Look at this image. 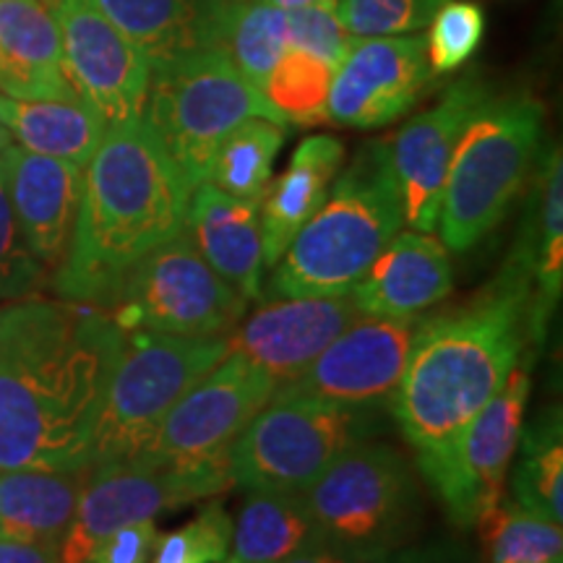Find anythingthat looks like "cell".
<instances>
[{"label": "cell", "mask_w": 563, "mask_h": 563, "mask_svg": "<svg viewBox=\"0 0 563 563\" xmlns=\"http://www.w3.org/2000/svg\"><path fill=\"white\" fill-rule=\"evenodd\" d=\"M123 340L89 302L26 298L0 308V470L91 467Z\"/></svg>", "instance_id": "6da1fadb"}, {"label": "cell", "mask_w": 563, "mask_h": 563, "mask_svg": "<svg viewBox=\"0 0 563 563\" xmlns=\"http://www.w3.org/2000/svg\"><path fill=\"white\" fill-rule=\"evenodd\" d=\"M532 298L509 258L473 300L418 321L389 407L415 454L441 449L504 389L532 344Z\"/></svg>", "instance_id": "7a4b0ae2"}, {"label": "cell", "mask_w": 563, "mask_h": 563, "mask_svg": "<svg viewBox=\"0 0 563 563\" xmlns=\"http://www.w3.org/2000/svg\"><path fill=\"white\" fill-rule=\"evenodd\" d=\"M191 188L146 123L110 125L84 167L60 298L104 308L146 253L183 232Z\"/></svg>", "instance_id": "3957f363"}, {"label": "cell", "mask_w": 563, "mask_h": 563, "mask_svg": "<svg viewBox=\"0 0 563 563\" xmlns=\"http://www.w3.org/2000/svg\"><path fill=\"white\" fill-rule=\"evenodd\" d=\"M402 224L386 139L368 141L336 175L313 220L274 264L262 298L347 295Z\"/></svg>", "instance_id": "277c9868"}, {"label": "cell", "mask_w": 563, "mask_h": 563, "mask_svg": "<svg viewBox=\"0 0 563 563\" xmlns=\"http://www.w3.org/2000/svg\"><path fill=\"white\" fill-rule=\"evenodd\" d=\"M545 110L530 95L490 97L464 129L443 183L439 228L449 251L485 241L538 165Z\"/></svg>", "instance_id": "5b68a950"}, {"label": "cell", "mask_w": 563, "mask_h": 563, "mask_svg": "<svg viewBox=\"0 0 563 563\" xmlns=\"http://www.w3.org/2000/svg\"><path fill=\"white\" fill-rule=\"evenodd\" d=\"M302 496L323 545L363 563H382L405 548L422 519L412 464L389 443H355Z\"/></svg>", "instance_id": "8992f818"}, {"label": "cell", "mask_w": 563, "mask_h": 563, "mask_svg": "<svg viewBox=\"0 0 563 563\" xmlns=\"http://www.w3.org/2000/svg\"><path fill=\"white\" fill-rule=\"evenodd\" d=\"M249 118L287 125L224 53H196L152 68L141 121L170 154L191 191L207 183L220 141Z\"/></svg>", "instance_id": "52a82bcc"}, {"label": "cell", "mask_w": 563, "mask_h": 563, "mask_svg": "<svg viewBox=\"0 0 563 563\" xmlns=\"http://www.w3.org/2000/svg\"><path fill=\"white\" fill-rule=\"evenodd\" d=\"M386 410H355L277 386L230 449L232 485L306 493L336 456L384 431Z\"/></svg>", "instance_id": "ba28073f"}, {"label": "cell", "mask_w": 563, "mask_h": 563, "mask_svg": "<svg viewBox=\"0 0 563 563\" xmlns=\"http://www.w3.org/2000/svg\"><path fill=\"white\" fill-rule=\"evenodd\" d=\"M228 355L230 336L125 332L97 418L91 467L136 460L175 402Z\"/></svg>", "instance_id": "9c48e42d"}, {"label": "cell", "mask_w": 563, "mask_h": 563, "mask_svg": "<svg viewBox=\"0 0 563 563\" xmlns=\"http://www.w3.org/2000/svg\"><path fill=\"white\" fill-rule=\"evenodd\" d=\"M249 308L203 262L186 232L146 253L104 306L123 332L230 336Z\"/></svg>", "instance_id": "30bf717a"}, {"label": "cell", "mask_w": 563, "mask_h": 563, "mask_svg": "<svg viewBox=\"0 0 563 563\" xmlns=\"http://www.w3.org/2000/svg\"><path fill=\"white\" fill-rule=\"evenodd\" d=\"M530 399V373L514 368L504 389L464 422L452 439L431 454H418V467L446 517L456 527H475L501 501L511 460L517 454L525 410Z\"/></svg>", "instance_id": "8fae6325"}, {"label": "cell", "mask_w": 563, "mask_h": 563, "mask_svg": "<svg viewBox=\"0 0 563 563\" xmlns=\"http://www.w3.org/2000/svg\"><path fill=\"white\" fill-rule=\"evenodd\" d=\"M277 378L230 350L175 402L136 460L154 467L230 464V449L277 391Z\"/></svg>", "instance_id": "7c38bea8"}, {"label": "cell", "mask_w": 563, "mask_h": 563, "mask_svg": "<svg viewBox=\"0 0 563 563\" xmlns=\"http://www.w3.org/2000/svg\"><path fill=\"white\" fill-rule=\"evenodd\" d=\"M232 485L230 464L154 467L144 462L95 464L74 522L58 548L60 563H87L102 538L125 525L154 519L220 496Z\"/></svg>", "instance_id": "4fadbf2b"}, {"label": "cell", "mask_w": 563, "mask_h": 563, "mask_svg": "<svg viewBox=\"0 0 563 563\" xmlns=\"http://www.w3.org/2000/svg\"><path fill=\"white\" fill-rule=\"evenodd\" d=\"M51 5L76 97L108 129L139 121L152 76L146 55L104 16L97 0H51Z\"/></svg>", "instance_id": "5bb4252c"}, {"label": "cell", "mask_w": 563, "mask_h": 563, "mask_svg": "<svg viewBox=\"0 0 563 563\" xmlns=\"http://www.w3.org/2000/svg\"><path fill=\"white\" fill-rule=\"evenodd\" d=\"M418 321L361 313L300 376L279 386L329 405L389 410Z\"/></svg>", "instance_id": "9a60e30c"}, {"label": "cell", "mask_w": 563, "mask_h": 563, "mask_svg": "<svg viewBox=\"0 0 563 563\" xmlns=\"http://www.w3.org/2000/svg\"><path fill=\"white\" fill-rule=\"evenodd\" d=\"M435 79L426 37H352L336 63L327 115L347 129H382L407 115Z\"/></svg>", "instance_id": "2e32d148"}, {"label": "cell", "mask_w": 563, "mask_h": 563, "mask_svg": "<svg viewBox=\"0 0 563 563\" xmlns=\"http://www.w3.org/2000/svg\"><path fill=\"white\" fill-rule=\"evenodd\" d=\"M493 97L488 84L477 74L449 84L431 110L407 121L386 141L389 165L397 183L402 217L412 230L433 232L449 165L464 129Z\"/></svg>", "instance_id": "e0dca14e"}, {"label": "cell", "mask_w": 563, "mask_h": 563, "mask_svg": "<svg viewBox=\"0 0 563 563\" xmlns=\"http://www.w3.org/2000/svg\"><path fill=\"white\" fill-rule=\"evenodd\" d=\"M361 316L352 295L269 298L230 332V350L277 378L292 382Z\"/></svg>", "instance_id": "ac0fdd59"}, {"label": "cell", "mask_w": 563, "mask_h": 563, "mask_svg": "<svg viewBox=\"0 0 563 563\" xmlns=\"http://www.w3.org/2000/svg\"><path fill=\"white\" fill-rule=\"evenodd\" d=\"M5 180L21 238L47 274L66 262L76 214H79L84 167L68 159L45 157L5 146Z\"/></svg>", "instance_id": "d6986e66"}, {"label": "cell", "mask_w": 563, "mask_h": 563, "mask_svg": "<svg viewBox=\"0 0 563 563\" xmlns=\"http://www.w3.org/2000/svg\"><path fill=\"white\" fill-rule=\"evenodd\" d=\"M452 287L454 269L446 245L431 232L399 230L350 295L365 316L420 319Z\"/></svg>", "instance_id": "ffe728a7"}, {"label": "cell", "mask_w": 563, "mask_h": 563, "mask_svg": "<svg viewBox=\"0 0 563 563\" xmlns=\"http://www.w3.org/2000/svg\"><path fill=\"white\" fill-rule=\"evenodd\" d=\"M183 232L201 258L245 300H262L264 241L258 201L238 199L201 183L191 191Z\"/></svg>", "instance_id": "44dd1931"}, {"label": "cell", "mask_w": 563, "mask_h": 563, "mask_svg": "<svg viewBox=\"0 0 563 563\" xmlns=\"http://www.w3.org/2000/svg\"><path fill=\"white\" fill-rule=\"evenodd\" d=\"M534 183L527 199L517 243L509 253L514 264L532 282L530 329L532 344H543L548 321L563 285V165L561 146H551L534 165Z\"/></svg>", "instance_id": "7402d4cb"}, {"label": "cell", "mask_w": 563, "mask_h": 563, "mask_svg": "<svg viewBox=\"0 0 563 563\" xmlns=\"http://www.w3.org/2000/svg\"><path fill=\"white\" fill-rule=\"evenodd\" d=\"M0 95L74 100L60 30L47 0H0Z\"/></svg>", "instance_id": "603a6c76"}, {"label": "cell", "mask_w": 563, "mask_h": 563, "mask_svg": "<svg viewBox=\"0 0 563 563\" xmlns=\"http://www.w3.org/2000/svg\"><path fill=\"white\" fill-rule=\"evenodd\" d=\"M232 0H97L104 16L129 37L150 66L220 51Z\"/></svg>", "instance_id": "cb8c5ba5"}, {"label": "cell", "mask_w": 563, "mask_h": 563, "mask_svg": "<svg viewBox=\"0 0 563 563\" xmlns=\"http://www.w3.org/2000/svg\"><path fill=\"white\" fill-rule=\"evenodd\" d=\"M344 144L334 136H308L295 150L287 170L269 183L262 201L264 264L274 266L290 249L295 235L313 220L323 207L332 183L342 170Z\"/></svg>", "instance_id": "d4e9b609"}, {"label": "cell", "mask_w": 563, "mask_h": 563, "mask_svg": "<svg viewBox=\"0 0 563 563\" xmlns=\"http://www.w3.org/2000/svg\"><path fill=\"white\" fill-rule=\"evenodd\" d=\"M91 467L0 470V538L58 551Z\"/></svg>", "instance_id": "484cf974"}, {"label": "cell", "mask_w": 563, "mask_h": 563, "mask_svg": "<svg viewBox=\"0 0 563 563\" xmlns=\"http://www.w3.org/2000/svg\"><path fill=\"white\" fill-rule=\"evenodd\" d=\"M241 514L232 522L224 563H285L323 545L306 496L290 490H245Z\"/></svg>", "instance_id": "4316f807"}, {"label": "cell", "mask_w": 563, "mask_h": 563, "mask_svg": "<svg viewBox=\"0 0 563 563\" xmlns=\"http://www.w3.org/2000/svg\"><path fill=\"white\" fill-rule=\"evenodd\" d=\"M0 123L21 150L87 167L108 131L102 118L74 100H16L0 95Z\"/></svg>", "instance_id": "83f0119b"}, {"label": "cell", "mask_w": 563, "mask_h": 563, "mask_svg": "<svg viewBox=\"0 0 563 563\" xmlns=\"http://www.w3.org/2000/svg\"><path fill=\"white\" fill-rule=\"evenodd\" d=\"M519 462L511 473L514 501L543 514L551 522L563 519V422L561 407H551L519 433Z\"/></svg>", "instance_id": "f1b7e54d"}, {"label": "cell", "mask_w": 563, "mask_h": 563, "mask_svg": "<svg viewBox=\"0 0 563 563\" xmlns=\"http://www.w3.org/2000/svg\"><path fill=\"white\" fill-rule=\"evenodd\" d=\"M285 139L287 125L266 118H249L220 141L211 157L207 183L238 199L262 201Z\"/></svg>", "instance_id": "f546056e"}, {"label": "cell", "mask_w": 563, "mask_h": 563, "mask_svg": "<svg viewBox=\"0 0 563 563\" xmlns=\"http://www.w3.org/2000/svg\"><path fill=\"white\" fill-rule=\"evenodd\" d=\"M287 51V13L264 0H232L222 24L220 53L228 55L253 87L269 81L274 66Z\"/></svg>", "instance_id": "4dcf8cb0"}, {"label": "cell", "mask_w": 563, "mask_h": 563, "mask_svg": "<svg viewBox=\"0 0 563 563\" xmlns=\"http://www.w3.org/2000/svg\"><path fill=\"white\" fill-rule=\"evenodd\" d=\"M475 527H481L488 563H548L563 555L561 525L511 498L501 496Z\"/></svg>", "instance_id": "1f68e13d"}, {"label": "cell", "mask_w": 563, "mask_h": 563, "mask_svg": "<svg viewBox=\"0 0 563 563\" xmlns=\"http://www.w3.org/2000/svg\"><path fill=\"white\" fill-rule=\"evenodd\" d=\"M334 68L316 55L287 47L274 66L264 95L287 125H319L329 121L327 104Z\"/></svg>", "instance_id": "d6a6232c"}, {"label": "cell", "mask_w": 563, "mask_h": 563, "mask_svg": "<svg viewBox=\"0 0 563 563\" xmlns=\"http://www.w3.org/2000/svg\"><path fill=\"white\" fill-rule=\"evenodd\" d=\"M232 540V517L220 501H211L173 532H159L152 563H224Z\"/></svg>", "instance_id": "836d02e7"}, {"label": "cell", "mask_w": 563, "mask_h": 563, "mask_svg": "<svg viewBox=\"0 0 563 563\" xmlns=\"http://www.w3.org/2000/svg\"><path fill=\"white\" fill-rule=\"evenodd\" d=\"M485 34V13L467 0H446L431 19V34L426 40L428 63L433 74H452L462 68L481 47Z\"/></svg>", "instance_id": "e575fe53"}, {"label": "cell", "mask_w": 563, "mask_h": 563, "mask_svg": "<svg viewBox=\"0 0 563 563\" xmlns=\"http://www.w3.org/2000/svg\"><path fill=\"white\" fill-rule=\"evenodd\" d=\"M446 0H336L350 37H397L431 24Z\"/></svg>", "instance_id": "d590c367"}, {"label": "cell", "mask_w": 563, "mask_h": 563, "mask_svg": "<svg viewBox=\"0 0 563 563\" xmlns=\"http://www.w3.org/2000/svg\"><path fill=\"white\" fill-rule=\"evenodd\" d=\"M45 277L47 272L21 238L5 180V159L0 154V308L30 298L40 290Z\"/></svg>", "instance_id": "8d00e7d4"}, {"label": "cell", "mask_w": 563, "mask_h": 563, "mask_svg": "<svg viewBox=\"0 0 563 563\" xmlns=\"http://www.w3.org/2000/svg\"><path fill=\"white\" fill-rule=\"evenodd\" d=\"M350 42V32L336 13V0L287 13V47L316 55L332 68L344 58Z\"/></svg>", "instance_id": "74e56055"}, {"label": "cell", "mask_w": 563, "mask_h": 563, "mask_svg": "<svg viewBox=\"0 0 563 563\" xmlns=\"http://www.w3.org/2000/svg\"><path fill=\"white\" fill-rule=\"evenodd\" d=\"M157 534L159 530L154 519L125 525L102 538L89 553L87 563H150Z\"/></svg>", "instance_id": "f35d334b"}, {"label": "cell", "mask_w": 563, "mask_h": 563, "mask_svg": "<svg viewBox=\"0 0 563 563\" xmlns=\"http://www.w3.org/2000/svg\"><path fill=\"white\" fill-rule=\"evenodd\" d=\"M382 563H477L467 548L454 543V540H433L426 545L399 548Z\"/></svg>", "instance_id": "ab89813d"}, {"label": "cell", "mask_w": 563, "mask_h": 563, "mask_svg": "<svg viewBox=\"0 0 563 563\" xmlns=\"http://www.w3.org/2000/svg\"><path fill=\"white\" fill-rule=\"evenodd\" d=\"M0 563H60L58 551L24 540L0 538Z\"/></svg>", "instance_id": "60d3db41"}, {"label": "cell", "mask_w": 563, "mask_h": 563, "mask_svg": "<svg viewBox=\"0 0 563 563\" xmlns=\"http://www.w3.org/2000/svg\"><path fill=\"white\" fill-rule=\"evenodd\" d=\"M285 563H363V561L352 559V555L342 551H334V548L321 545V548H313V551L292 555V559H287Z\"/></svg>", "instance_id": "b9f144b4"}, {"label": "cell", "mask_w": 563, "mask_h": 563, "mask_svg": "<svg viewBox=\"0 0 563 563\" xmlns=\"http://www.w3.org/2000/svg\"><path fill=\"white\" fill-rule=\"evenodd\" d=\"M264 3L274 5V9L290 13V11H300V9H308V5H319V3H327V0H264Z\"/></svg>", "instance_id": "7bdbcfd3"}, {"label": "cell", "mask_w": 563, "mask_h": 563, "mask_svg": "<svg viewBox=\"0 0 563 563\" xmlns=\"http://www.w3.org/2000/svg\"><path fill=\"white\" fill-rule=\"evenodd\" d=\"M13 144V139H11V133H9V129H5L3 123H0V154L5 152V146H11Z\"/></svg>", "instance_id": "ee69618b"}, {"label": "cell", "mask_w": 563, "mask_h": 563, "mask_svg": "<svg viewBox=\"0 0 563 563\" xmlns=\"http://www.w3.org/2000/svg\"><path fill=\"white\" fill-rule=\"evenodd\" d=\"M548 563H561V561H548Z\"/></svg>", "instance_id": "f6af8a7d"}, {"label": "cell", "mask_w": 563, "mask_h": 563, "mask_svg": "<svg viewBox=\"0 0 563 563\" xmlns=\"http://www.w3.org/2000/svg\"><path fill=\"white\" fill-rule=\"evenodd\" d=\"M47 3H51V0H47Z\"/></svg>", "instance_id": "bcb514c9"}]
</instances>
